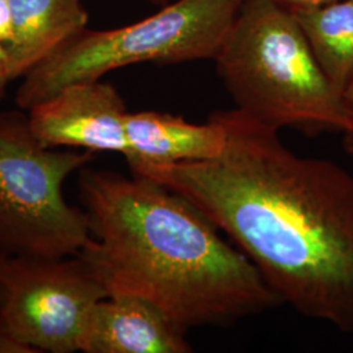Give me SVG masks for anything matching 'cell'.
<instances>
[{"instance_id":"6da1fadb","label":"cell","mask_w":353,"mask_h":353,"mask_svg":"<svg viewBox=\"0 0 353 353\" xmlns=\"http://www.w3.org/2000/svg\"><path fill=\"white\" fill-rule=\"evenodd\" d=\"M212 115L225 130L217 157L143 176L205 214L281 303L353 334L352 173L292 151L278 128L236 108Z\"/></svg>"},{"instance_id":"7a4b0ae2","label":"cell","mask_w":353,"mask_h":353,"mask_svg":"<svg viewBox=\"0 0 353 353\" xmlns=\"http://www.w3.org/2000/svg\"><path fill=\"white\" fill-rule=\"evenodd\" d=\"M79 190L90 240L76 255L108 296L145 300L185 332L281 305L249 258L173 190L87 166Z\"/></svg>"},{"instance_id":"3957f363","label":"cell","mask_w":353,"mask_h":353,"mask_svg":"<svg viewBox=\"0 0 353 353\" xmlns=\"http://www.w3.org/2000/svg\"><path fill=\"white\" fill-rule=\"evenodd\" d=\"M236 109L279 131H341L348 114L290 8L245 0L214 58Z\"/></svg>"},{"instance_id":"277c9868","label":"cell","mask_w":353,"mask_h":353,"mask_svg":"<svg viewBox=\"0 0 353 353\" xmlns=\"http://www.w3.org/2000/svg\"><path fill=\"white\" fill-rule=\"evenodd\" d=\"M243 1L176 0L131 26L85 29L23 77L16 105L29 110L70 84L101 80L131 64L214 61Z\"/></svg>"},{"instance_id":"5b68a950","label":"cell","mask_w":353,"mask_h":353,"mask_svg":"<svg viewBox=\"0 0 353 353\" xmlns=\"http://www.w3.org/2000/svg\"><path fill=\"white\" fill-rule=\"evenodd\" d=\"M93 159L46 147L24 112H0V254L62 258L88 243V214L67 202L63 185Z\"/></svg>"},{"instance_id":"8992f818","label":"cell","mask_w":353,"mask_h":353,"mask_svg":"<svg viewBox=\"0 0 353 353\" xmlns=\"http://www.w3.org/2000/svg\"><path fill=\"white\" fill-rule=\"evenodd\" d=\"M108 297L77 255L0 254V325L38 352L80 351L92 306Z\"/></svg>"},{"instance_id":"52a82bcc","label":"cell","mask_w":353,"mask_h":353,"mask_svg":"<svg viewBox=\"0 0 353 353\" xmlns=\"http://www.w3.org/2000/svg\"><path fill=\"white\" fill-rule=\"evenodd\" d=\"M126 103L102 80L74 83L28 110L29 123L50 148L90 152H128Z\"/></svg>"},{"instance_id":"ba28073f","label":"cell","mask_w":353,"mask_h":353,"mask_svg":"<svg viewBox=\"0 0 353 353\" xmlns=\"http://www.w3.org/2000/svg\"><path fill=\"white\" fill-rule=\"evenodd\" d=\"M185 331L151 303L130 296H108L85 319L80 351L85 353H190Z\"/></svg>"},{"instance_id":"9c48e42d","label":"cell","mask_w":353,"mask_h":353,"mask_svg":"<svg viewBox=\"0 0 353 353\" xmlns=\"http://www.w3.org/2000/svg\"><path fill=\"white\" fill-rule=\"evenodd\" d=\"M126 137L125 159L131 173L139 176L161 166L211 160L225 145V130L214 115L198 125L172 114L128 113Z\"/></svg>"},{"instance_id":"30bf717a","label":"cell","mask_w":353,"mask_h":353,"mask_svg":"<svg viewBox=\"0 0 353 353\" xmlns=\"http://www.w3.org/2000/svg\"><path fill=\"white\" fill-rule=\"evenodd\" d=\"M12 41L6 46L13 80L36 68L88 29L83 0H10Z\"/></svg>"},{"instance_id":"8fae6325","label":"cell","mask_w":353,"mask_h":353,"mask_svg":"<svg viewBox=\"0 0 353 353\" xmlns=\"http://www.w3.org/2000/svg\"><path fill=\"white\" fill-rule=\"evenodd\" d=\"M290 11L322 71L343 94L353 80V0Z\"/></svg>"},{"instance_id":"7c38bea8","label":"cell","mask_w":353,"mask_h":353,"mask_svg":"<svg viewBox=\"0 0 353 353\" xmlns=\"http://www.w3.org/2000/svg\"><path fill=\"white\" fill-rule=\"evenodd\" d=\"M343 102L345 106V110L348 114V126L341 132L343 134V148L344 152L353 159V80L351 84L347 87V89L341 94Z\"/></svg>"},{"instance_id":"4fadbf2b","label":"cell","mask_w":353,"mask_h":353,"mask_svg":"<svg viewBox=\"0 0 353 353\" xmlns=\"http://www.w3.org/2000/svg\"><path fill=\"white\" fill-rule=\"evenodd\" d=\"M0 353H39L0 325Z\"/></svg>"},{"instance_id":"5bb4252c","label":"cell","mask_w":353,"mask_h":353,"mask_svg":"<svg viewBox=\"0 0 353 353\" xmlns=\"http://www.w3.org/2000/svg\"><path fill=\"white\" fill-rule=\"evenodd\" d=\"M12 11L10 0H0V42L7 46L12 41Z\"/></svg>"},{"instance_id":"9a60e30c","label":"cell","mask_w":353,"mask_h":353,"mask_svg":"<svg viewBox=\"0 0 353 353\" xmlns=\"http://www.w3.org/2000/svg\"><path fill=\"white\" fill-rule=\"evenodd\" d=\"M13 81L10 57L6 46L0 42V101L4 99L8 84Z\"/></svg>"},{"instance_id":"2e32d148","label":"cell","mask_w":353,"mask_h":353,"mask_svg":"<svg viewBox=\"0 0 353 353\" xmlns=\"http://www.w3.org/2000/svg\"><path fill=\"white\" fill-rule=\"evenodd\" d=\"M281 6H285L290 10H297V8H309V7H318L328 4L336 0H275Z\"/></svg>"},{"instance_id":"e0dca14e","label":"cell","mask_w":353,"mask_h":353,"mask_svg":"<svg viewBox=\"0 0 353 353\" xmlns=\"http://www.w3.org/2000/svg\"><path fill=\"white\" fill-rule=\"evenodd\" d=\"M153 4H159V6H163L168 0H150Z\"/></svg>"}]
</instances>
